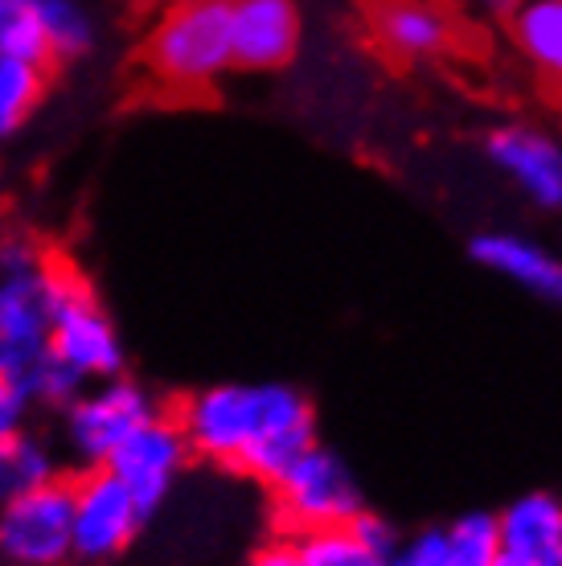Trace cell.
I'll return each mask as SVG.
<instances>
[{
  "mask_svg": "<svg viewBox=\"0 0 562 566\" xmlns=\"http://www.w3.org/2000/svg\"><path fill=\"white\" fill-rule=\"evenodd\" d=\"M460 4H477V9H501V13L509 9V0H460Z\"/></svg>",
  "mask_w": 562,
  "mask_h": 566,
  "instance_id": "cell-28",
  "label": "cell"
},
{
  "mask_svg": "<svg viewBox=\"0 0 562 566\" xmlns=\"http://www.w3.org/2000/svg\"><path fill=\"white\" fill-rule=\"evenodd\" d=\"M472 259L485 271H492V275L534 292L538 300L562 304V259L554 251H547V247L521 239V234L492 230V234H477L472 239Z\"/></svg>",
  "mask_w": 562,
  "mask_h": 566,
  "instance_id": "cell-14",
  "label": "cell"
},
{
  "mask_svg": "<svg viewBox=\"0 0 562 566\" xmlns=\"http://www.w3.org/2000/svg\"><path fill=\"white\" fill-rule=\"evenodd\" d=\"M153 415H160L153 395L140 382L115 374V378H103L91 390L83 386V395L74 398L71 411H66V439H71L79 460L98 468L136 427L148 423Z\"/></svg>",
  "mask_w": 562,
  "mask_h": 566,
  "instance_id": "cell-6",
  "label": "cell"
},
{
  "mask_svg": "<svg viewBox=\"0 0 562 566\" xmlns=\"http://www.w3.org/2000/svg\"><path fill=\"white\" fill-rule=\"evenodd\" d=\"M181 436L189 452L275 484L316 443V411L295 386L218 382L185 398Z\"/></svg>",
  "mask_w": 562,
  "mask_h": 566,
  "instance_id": "cell-1",
  "label": "cell"
},
{
  "mask_svg": "<svg viewBox=\"0 0 562 566\" xmlns=\"http://www.w3.org/2000/svg\"><path fill=\"white\" fill-rule=\"evenodd\" d=\"M374 33L382 50L403 62H427L456 45V25L436 0H382Z\"/></svg>",
  "mask_w": 562,
  "mask_h": 566,
  "instance_id": "cell-13",
  "label": "cell"
},
{
  "mask_svg": "<svg viewBox=\"0 0 562 566\" xmlns=\"http://www.w3.org/2000/svg\"><path fill=\"white\" fill-rule=\"evenodd\" d=\"M485 153L538 210H562V144L534 124H501L489 132Z\"/></svg>",
  "mask_w": 562,
  "mask_h": 566,
  "instance_id": "cell-10",
  "label": "cell"
},
{
  "mask_svg": "<svg viewBox=\"0 0 562 566\" xmlns=\"http://www.w3.org/2000/svg\"><path fill=\"white\" fill-rule=\"evenodd\" d=\"M45 71L38 62L0 57V140H9L42 99Z\"/></svg>",
  "mask_w": 562,
  "mask_h": 566,
  "instance_id": "cell-17",
  "label": "cell"
},
{
  "mask_svg": "<svg viewBox=\"0 0 562 566\" xmlns=\"http://www.w3.org/2000/svg\"><path fill=\"white\" fill-rule=\"evenodd\" d=\"M42 29L50 57H83L95 45V17L83 0H42Z\"/></svg>",
  "mask_w": 562,
  "mask_h": 566,
  "instance_id": "cell-19",
  "label": "cell"
},
{
  "mask_svg": "<svg viewBox=\"0 0 562 566\" xmlns=\"http://www.w3.org/2000/svg\"><path fill=\"white\" fill-rule=\"evenodd\" d=\"M345 530H350L353 542H357L362 551L378 554V558H386V554L398 546V534H394V525L386 522V517H378V513H370V510L357 513V517H353Z\"/></svg>",
  "mask_w": 562,
  "mask_h": 566,
  "instance_id": "cell-25",
  "label": "cell"
},
{
  "mask_svg": "<svg viewBox=\"0 0 562 566\" xmlns=\"http://www.w3.org/2000/svg\"><path fill=\"white\" fill-rule=\"evenodd\" d=\"M4 566H9V563H4Z\"/></svg>",
  "mask_w": 562,
  "mask_h": 566,
  "instance_id": "cell-30",
  "label": "cell"
},
{
  "mask_svg": "<svg viewBox=\"0 0 562 566\" xmlns=\"http://www.w3.org/2000/svg\"><path fill=\"white\" fill-rule=\"evenodd\" d=\"M83 386L86 382L71 366H62V361L50 354L42 366L33 369V378L25 382V390H29V398H38L45 407H66V402H74V398L83 395Z\"/></svg>",
  "mask_w": 562,
  "mask_h": 566,
  "instance_id": "cell-22",
  "label": "cell"
},
{
  "mask_svg": "<svg viewBox=\"0 0 562 566\" xmlns=\"http://www.w3.org/2000/svg\"><path fill=\"white\" fill-rule=\"evenodd\" d=\"M271 489H275V513L292 534L350 525L366 510V496H362L353 468L321 443H312L304 455H295L292 468Z\"/></svg>",
  "mask_w": 562,
  "mask_h": 566,
  "instance_id": "cell-4",
  "label": "cell"
},
{
  "mask_svg": "<svg viewBox=\"0 0 562 566\" xmlns=\"http://www.w3.org/2000/svg\"><path fill=\"white\" fill-rule=\"evenodd\" d=\"M506 25L521 62L562 99V0H509Z\"/></svg>",
  "mask_w": 562,
  "mask_h": 566,
  "instance_id": "cell-15",
  "label": "cell"
},
{
  "mask_svg": "<svg viewBox=\"0 0 562 566\" xmlns=\"http://www.w3.org/2000/svg\"><path fill=\"white\" fill-rule=\"evenodd\" d=\"M71 484L50 481L0 501V558L9 566H62L71 551Z\"/></svg>",
  "mask_w": 562,
  "mask_h": 566,
  "instance_id": "cell-5",
  "label": "cell"
},
{
  "mask_svg": "<svg viewBox=\"0 0 562 566\" xmlns=\"http://www.w3.org/2000/svg\"><path fill=\"white\" fill-rule=\"evenodd\" d=\"M42 268L0 275V374L17 378L21 386L50 357V312H45Z\"/></svg>",
  "mask_w": 562,
  "mask_h": 566,
  "instance_id": "cell-9",
  "label": "cell"
},
{
  "mask_svg": "<svg viewBox=\"0 0 562 566\" xmlns=\"http://www.w3.org/2000/svg\"><path fill=\"white\" fill-rule=\"evenodd\" d=\"M71 551L83 563H112L136 542L144 525L140 505L107 468L71 484Z\"/></svg>",
  "mask_w": 562,
  "mask_h": 566,
  "instance_id": "cell-7",
  "label": "cell"
},
{
  "mask_svg": "<svg viewBox=\"0 0 562 566\" xmlns=\"http://www.w3.org/2000/svg\"><path fill=\"white\" fill-rule=\"evenodd\" d=\"M42 255L33 251V242L25 239H4L0 242V275H21V271H38Z\"/></svg>",
  "mask_w": 562,
  "mask_h": 566,
  "instance_id": "cell-26",
  "label": "cell"
},
{
  "mask_svg": "<svg viewBox=\"0 0 562 566\" xmlns=\"http://www.w3.org/2000/svg\"><path fill=\"white\" fill-rule=\"evenodd\" d=\"M0 57L21 62H50L42 29V0H0Z\"/></svg>",
  "mask_w": 562,
  "mask_h": 566,
  "instance_id": "cell-18",
  "label": "cell"
},
{
  "mask_svg": "<svg viewBox=\"0 0 562 566\" xmlns=\"http://www.w3.org/2000/svg\"><path fill=\"white\" fill-rule=\"evenodd\" d=\"M497 566H525V563H518V558H506V554H501V558H497Z\"/></svg>",
  "mask_w": 562,
  "mask_h": 566,
  "instance_id": "cell-29",
  "label": "cell"
},
{
  "mask_svg": "<svg viewBox=\"0 0 562 566\" xmlns=\"http://www.w3.org/2000/svg\"><path fill=\"white\" fill-rule=\"evenodd\" d=\"M247 566H309L304 551H300V538H280V542H268V546H259L251 554V563Z\"/></svg>",
  "mask_w": 562,
  "mask_h": 566,
  "instance_id": "cell-27",
  "label": "cell"
},
{
  "mask_svg": "<svg viewBox=\"0 0 562 566\" xmlns=\"http://www.w3.org/2000/svg\"><path fill=\"white\" fill-rule=\"evenodd\" d=\"M148 71L165 86L201 91L230 66V0H173L144 45Z\"/></svg>",
  "mask_w": 562,
  "mask_h": 566,
  "instance_id": "cell-2",
  "label": "cell"
},
{
  "mask_svg": "<svg viewBox=\"0 0 562 566\" xmlns=\"http://www.w3.org/2000/svg\"><path fill=\"white\" fill-rule=\"evenodd\" d=\"M295 0H230V54L239 71H280L300 54Z\"/></svg>",
  "mask_w": 562,
  "mask_h": 566,
  "instance_id": "cell-11",
  "label": "cell"
},
{
  "mask_svg": "<svg viewBox=\"0 0 562 566\" xmlns=\"http://www.w3.org/2000/svg\"><path fill=\"white\" fill-rule=\"evenodd\" d=\"M444 534H448V566H497L501 558L497 513H465Z\"/></svg>",
  "mask_w": 562,
  "mask_h": 566,
  "instance_id": "cell-20",
  "label": "cell"
},
{
  "mask_svg": "<svg viewBox=\"0 0 562 566\" xmlns=\"http://www.w3.org/2000/svg\"><path fill=\"white\" fill-rule=\"evenodd\" d=\"M185 464H189V443L181 436V423L165 419V415H153L98 468H107L115 481L132 493V501L140 505L144 517H148V513H156L169 501L173 484L185 472Z\"/></svg>",
  "mask_w": 562,
  "mask_h": 566,
  "instance_id": "cell-8",
  "label": "cell"
},
{
  "mask_svg": "<svg viewBox=\"0 0 562 566\" xmlns=\"http://www.w3.org/2000/svg\"><path fill=\"white\" fill-rule=\"evenodd\" d=\"M386 566H448V534L444 530H423L415 538L398 542L386 554Z\"/></svg>",
  "mask_w": 562,
  "mask_h": 566,
  "instance_id": "cell-23",
  "label": "cell"
},
{
  "mask_svg": "<svg viewBox=\"0 0 562 566\" xmlns=\"http://www.w3.org/2000/svg\"><path fill=\"white\" fill-rule=\"evenodd\" d=\"M501 554L525 566H562V501L554 493H521L497 513Z\"/></svg>",
  "mask_w": 562,
  "mask_h": 566,
  "instance_id": "cell-12",
  "label": "cell"
},
{
  "mask_svg": "<svg viewBox=\"0 0 562 566\" xmlns=\"http://www.w3.org/2000/svg\"><path fill=\"white\" fill-rule=\"evenodd\" d=\"M45 312H50V354L71 366L83 382H103L124 369V340L91 283L71 263L42 268Z\"/></svg>",
  "mask_w": 562,
  "mask_h": 566,
  "instance_id": "cell-3",
  "label": "cell"
},
{
  "mask_svg": "<svg viewBox=\"0 0 562 566\" xmlns=\"http://www.w3.org/2000/svg\"><path fill=\"white\" fill-rule=\"evenodd\" d=\"M300 551H304L309 566H386V558L362 551L345 525H329V530L300 534Z\"/></svg>",
  "mask_w": 562,
  "mask_h": 566,
  "instance_id": "cell-21",
  "label": "cell"
},
{
  "mask_svg": "<svg viewBox=\"0 0 562 566\" xmlns=\"http://www.w3.org/2000/svg\"><path fill=\"white\" fill-rule=\"evenodd\" d=\"M54 455L45 448L42 439L33 436H13L0 443V501H9L17 493H29V489H38V484H50L58 481L54 476Z\"/></svg>",
  "mask_w": 562,
  "mask_h": 566,
  "instance_id": "cell-16",
  "label": "cell"
},
{
  "mask_svg": "<svg viewBox=\"0 0 562 566\" xmlns=\"http://www.w3.org/2000/svg\"><path fill=\"white\" fill-rule=\"evenodd\" d=\"M29 390L17 378L0 374V443L25 431V415H29Z\"/></svg>",
  "mask_w": 562,
  "mask_h": 566,
  "instance_id": "cell-24",
  "label": "cell"
}]
</instances>
